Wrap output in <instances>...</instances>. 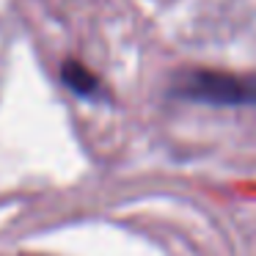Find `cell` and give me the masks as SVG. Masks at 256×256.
<instances>
[{"label":"cell","instance_id":"cell-1","mask_svg":"<svg viewBox=\"0 0 256 256\" xmlns=\"http://www.w3.org/2000/svg\"><path fill=\"white\" fill-rule=\"evenodd\" d=\"M176 100L204 102L218 108L256 105V74H232L218 69H188L171 86Z\"/></svg>","mask_w":256,"mask_h":256},{"label":"cell","instance_id":"cell-2","mask_svg":"<svg viewBox=\"0 0 256 256\" xmlns=\"http://www.w3.org/2000/svg\"><path fill=\"white\" fill-rule=\"evenodd\" d=\"M61 80L74 91V94H80V96H94L96 91H100V78H96V74L91 72L88 66H86V64L74 61V58L64 61V66H61Z\"/></svg>","mask_w":256,"mask_h":256}]
</instances>
